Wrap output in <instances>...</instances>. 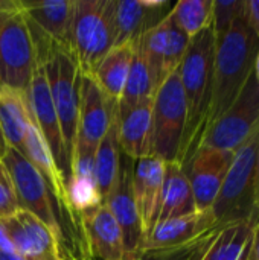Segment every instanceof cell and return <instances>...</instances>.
<instances>
[{
	"mask_svg": "<svg viewBox=\"0 0 259 260\" xmlns=\"http://www.w3.org/2000/svg\"><path fill=\"white\" fill-rule=\"evenodd\" d=\"M215 35L212 26L191 38L188 50L179 67L186 102V126L179 155V165L185 169L194 152L200 148L206 133V122L212 99Z\"/></svg>",
	"mask_w": 259,
	"mask_h": 260,
	"instance_id": "cell-1",
	"label": "cell"
},
{
	"mask_svg": "<svg viewBox=\"0 0 259 260\" xmlns=\"http://www.w3.org/2000/svg\"><path fill=\"white\" fill-rule=\"evenodd\" d=\"M258 50L259 40L243 17L232 24L227 34L215 40L212 99L206 129L227 111L241 93L253 73Z\"/></svg>",
	"mask_w": 259,
	"mask_h": 260,
	"instance_id": "cell-2",
	"label": "cell"
},
{
	"mask_svg": "<svg viewBox=\"0 0 259 260\" xmlns=\"http://www.w3.org/2000/svg\"><path fill=\"white\" fill-rule=\"evenodd\" d=\"M114 0H75L70 53L79 75L92 76L99 61L114 47Z\"/></svg>",
	"mask_w": 259,
	"mask_h": 260,
	"instance_id": "cell-3",
	"label": "cell"
},
{
	"mask_svg": "<svg viewBox=\"0 0 259 260\" xmlns=\"http://www.w3.org/2000/svg\"><path fill=\"white\" fill-rule=\"evenodd\" d=\"M44 67L52 104L60 120L67 157L73 158L78 131V99H79V70L69 49L50 41L44 56L37 61Z\"/></svg>",
	"mask_w": 259,
	"mask_h": 260,
	"instance_id": "cell-4",
	"label": "cell"
},
{
	"mask_svg": "<svg viewBox=\"0 0 259 260\" xmlns=\"http://www.w3.org/2000/svg\"><path fill=\"white\" fill-rule=\"evenodd\" d=\"M259 146V129L234 155L231 169L211 210L220 227L250 221L253 212V181Z\"/></svg>",
	"mask_w": 259,
	"mask_h": 260,
	"instance_id": "cell-5",
	"label": "cell"
},
{
	"mask_svg": "<svg viewBox=\"0 0 259 260\" xmlns=\"http://www.w3.org/2000/svg\"><path fill=\"white\" fill-rule=\"evenodd\" d=\"M186 126V102L179 72L169 75L153 98L151 155L165 163L179 161Z\"/></svg>",
	"mask_w": 259,
	"mask_h": 260,
	"instance_id": "cell-6",
	"label": "cell"
},
{
	"mask_svg": "<svg viewBox=\"0 0 259 260\" xmlns=\"http://www.w3.org/2000/svg\"><path fill=\"white\" fill-rule=\"evenodd\" d=\"M37 56L27 21L21 12L8 15L0 24V85L26 94Z\"/></svg>",
	"mask_w": 259,
	"mask_h": 260,
	"instance_id": "cell-7",
	"label": "cell"
},
{
	"mask_svg": "<svg viewBox=\"0 0 259 260\" xmlns=\"http://www.w3.org/2000/svg\"><path fill=\"white\" fill-rule=\"evenodd\" d=\"M0 161L12 180L20 209L43 222L56 238V241L61 242V227L50 203L49 186L41 174L26 157H23L12 148H6L5 154L0 157Z\"/></svg>",
	"mask_w": 259,
	"mask_h": 260,
	"instance_id": "cell-8",
	"label": "cell"
},
{
	"mask_svg": "<svg viewBox=\"0 0 259 260\" xmlns=\"http://www.w3.org/2000/svg\"><path fill=\"white\" fill-rule=\"evenodd\" d=\"M259 129V84L252 73L238 98L205 133L200 146L235 152Z\"/></svg>",
	"mask_w": 259,
	"mask_h": 260,
	"instance_id": "cell-9",
	"label": "cell"
},
{
	"mask_svg": "<svg viewBox=\"0 0 259 260\" xmlns=\"http://www.w3.org/2000/svg\"><path fill=\"white\" fill-rule=\"evenodd\" d=\"M24 98H26L29 113L52 152L55 166L66 187L70 178V160L66 152L60 120L52 104L44 67L41 62H37L35 66V70H34V75H32V79H31V84Z\"/></svg>",
	"mask_w": 259,
	"mask_h": 260,
	"instance_id": "cell-10",
	"label": "cell"
},
{
	"mask_svg": "<svg viewBox=\"0 0 259 260\" xmlns=\"http://www.w3.org/2000/svg\"><path fill=\"white\" fill-rule=\"evenodd\" d=\"M153 81L159 88L162 82L179 70L189 46V38L176 26L168 14L154 27L137 37Z\"/></svg>",
	"mask_w": 259,
	"mask_h": 260,
	"instance_id": "cell-11",
	"label": "cell"
},
{
	"mask_svg": "<svg viewBox=\"0 0 259 260\" xmlns=\"http://www.w3.org/2000/svg\"><path fill=\"white\" fill-rule=\"evenodd\" d=\"M133 163L134 160L128 158L121 151L118 177L104 201L122 232L124 260L134 259L143 244L142 224L133 195Z\"/></svg>",
	"mask_w": 259,
	"mask_h": 260,
	"instance_id": "cell-12",
	"label": "cell"
},
{
	"mask_svg": "<svg viewBox=\"0 0 259 260\" xmlns=\"http://www.w3.org/2000/svg\"><path fill=\"white\" fill-rule=\"evenodd\" d=\"M234 155L235 152L232 151L200 146L185 166L197 212L209 210L215 203L234 161Z\"/></svg>",
	"mask_w": 259,
	"mask_h": 260,
	"instance_id": "cell-13",
	"label": "cell"
},
{
	"mask_svg": "<svg viewBox=\"0 0 259 260\" xmlns=\"http://www.w3.org/2000/svg\"><path fill=\"white\" fill-rule=\"evenodd\" d=\"M116 114L118 105L104 94L95 79L87 75H79L78 131L75 145L79 143L98 148Z\"/></svg>",
	"mask_w": 259,
	"mask_h": 260,
	"instance_id": "cell-14",
	"label": "cell"
},
{
	"mask_svg": "<svg viewBox=\"0 0 259 260\" xmlns=\"http://www.w3.org/2000/svg\"><path fill=\"white\" fill-rule=\"evenodd\" d=\"M15 251L24 260H63L61 244L35 216L18 210L14 216L0 221Z\"/></svg>",
	"mask_w": 259,
	"mask_h": 260,
	"instance_id": "cell-15",
	"label": "cell"
},
{
	"mask_svg": "<svg viewBox=\"0 0 259 260\" xmlns=\"http://www.w3.org/2000/svg\"><path fill=\"white\" fill-rule=\"evenodd\" d=\"M165 161L148 155L133 163V195L139 212L143 241L151 233L160 213Z\"/></svg>",
	"mask_w": 259,
	"mask_h": 260,
	"instance_id": "cell-16",
	"label": "cell"
},
{
	"mask_svg": "<svg viewBox=\"0 0 259 260\" xmlns=\"http://www.w3.org/2000/svg\"><path fill=\"white\" fill-rule=\"evenodd\" d=\"M172 6L166 0H114V46L134 41L160 23Z\"/></svg>",
	"mask_w": 259,
	"mask_h": 260,
	"instance_id": "cell-17",
	"label": "cell"
},
{
	"mask_svg": "<svg viewBox=\"0 0 259 260\" xmlns=\"http://www.w3.org/2000/svg\"><path fill=\"white\" fill-rule=\"evenodd\" d=\"M220 227L212 210L195 212L192 215L157 222L151 233L145 238L142 250L147 248H169L189 244L212 229Z\"/></svg>",
	"mask_w": 259,
	"mask_h": 260,
	"instance_id": "cell-18",
	"label": "cell"
},
{
	"mask_svg": "<svg viewBox=\"0 0 259 260\" xmlns=\"http://www.w3.org/2000/svg\"><path fill=\"white\" fill-rule=\"evenodd\" d=\"M20 12L46 37L70 50V27L75 0H18Z\"/></svg>",
	"mask_w": 259,
	"mask_h": 260,
	"instance_id": "cell-19",
	"label": "cell"
},
{
	"mask_svg": "<svg viewBox=\"0 0 259 260\" xmlns=\"http://www.w3.org/2000/svg\"><path fill=\"white\" fill-rule=\"evenodd\" d=\"M93 257L98 260H124L122 232L105 204L81 213Z\"/></svg>",
	"mask_w": 259,
	"mask_h": 260,
	"instance_id": "cell-20",
	"label": "cell"
},
{
	"mask_svg": "<svg viewBox=\"0 0 259 260\" xmlns=\"http://www.w3.org/2000/svg\"><path fill=\"white\" fill-rule=\"evenodd\" d=\"M153 99L143 101L128 111L118 113V139L124 155L139 160L151 155Z\"/></svg>",
	"mask_w": 259,
	"mask_h": 260,
	"instance_id": "cell-21",
	"label": "cell"
},
{
	"mask_svg": "<svg viewBox=\"0 0 259 260\" xmlns=\"http://www.w3.org/2000/svg\"><path fill=\"white\" fill-rule=\"evenodd\" d=\"M195 212L197 206L185 169L177 161L165 163L160 213L157 222L192 215Z\"/></svg>",
	"mask_w": 259,
	"mask_h": 260,
	"instance_id": "cell-22",
	"label": "cell"
},
{
	"mask_svg": "<svg viewBox=\"0 0 259 260\" xmlns=\"http://www.w3.org/2000/svg\"><path fill=\"white\" fill-rule=\"evenodd\" d=\"M32 122L24 94L0 85V131L8 148L24 157V142Z\"/></svg>",
	"mask_w": 259,
	"mask_h": 260,
	"instance_id": "cell-23",
	"label": "cell"
},
{
	"mask_svg": "<svg viewBox=\"0 0 259 260\" xmlns=\"http://www.w3.org/2000/svg\"><path fill=\"white\" fill-rule=\"evenodd\" d=\"M133 59V41L121 46H114L99 61L92 73V78L104 91V94L118 105L122 98L130 66Z\"/></svg>",
	"mask_w": 259,
	"mask_h": 260,
	"instance_id": "cell-24",
	"label": "cell"
},
{
	"mask_svg": "<svg viewBox=\"0 0 259 260\" xmlns=\"http://www.w3.org/2000/svg\"><path fill=\"white\" fill-rule=\"evenodd\" d=\"M157 91V87L153 81L148 62L142 52V47L137 38L133 41V59L130 66V73L127 78V84L122 93L121 101L118 102V113L128 111L134 105L153 99Z\"/></svg>",
	"mask_w": 259,
	"mask_h": 260,
	"instance_id": "cell-25",
	"label": "cell"
},
{
	"mask_svg": "<svg viewBox=\"0 0 259 260\" xmlns=\"http://www.w3.org/2000/svg\"><path fill=\"white\" fill-rule=\"evenodd\" d=\"M24 157L34 165V168L41 174V177L46 180L49 189L53 192V195L61 201L66 203V187L63 183V178L55 166L52 152L37 128L34 119L27 128L26 134V142H24Z\"/></svg>",
	"mask_w": 259,
	"mask_h": 260,
	"instance_id": "cell-26",
	"label": "cell"
},
{
	"mask_svg": "<svg viewBox=\"0 0 259 260\" xmlns=\"http://www.w3.org/2000/svg\"><path fill=\"white\" fill-rule=\"evenodd\" d=\"M253 229L250 221L224 225L205 260H250Z\"/></svg>",
	"mask_w": 259,
	"mask_h": 260,
	"instance_id": "cell-27",
	"label": "cell"
},
{
	"mask_svg": "<svg viewBox=\"0 0 259 260\" xmlns=\"http://www.w3.org/2000/svg\"><path fill=\"white\" fill-rule=\"evenodd\" d=\"M121 148L118 139V114L113 119L107 134L99 142L95 152V177L102 201H105L111 187L114 186L119 171Z\"/></svg>",
	"mask_w": 259,
	"mask_h": 260,
	"instance_id": "cell-28",
	"label": "cell"
},
{
	"mask_svg": "<svg viewBox=\"0 0 259 260\" xmlns=\"http://www.w3.org/2000/svg\"><path fill=\"white\" fill-rule=\"evenodd\" d=\"M169 14L176 26L191 40L212 26L214 0H182L172 6Z\"/></svg>",
	"mask_w": 259,
	"mask_h": 260,
	"instance_id": "cell-29",
	"label": "cell"
},
{
	"mask_svg": "<svg viewBox=\"0 0 259 260\" xmlns=\"http://www.w3.org/2000/svg\"><path fill=\"white\" fill-rule=\"evenodd\" d=\"M221 229L223 227H215L206 235L185 245L140 250L133 260H205Z\"/></svg>",
	"mask_w": 259,
	"mask_h": 260,
	"instance_id": "cell-30",
	"label": "cell"
},
{
	"mask_svg": "<svg viewBox=\"0 0 259 260\" xmlns=\"http://www.w3.org/2000/svg\"><path fill=\"white\" fill-rule=\"evenodd\" d=\"M244 14V0H214L212 29L215 40L229 32L232 24Z\"/></svg>",
	"mask_w": 259,
	"mask_h": 260,
	"instance_id": "cell-31",
	"label": "cell"
},
{
	"mask_svg": "<svg viewBox=\"0 0 259 260\" xmlns=\"http://www.w3.org/2000/svg\"><path fill=\"white\" fill-rule=\"evenodd\" d=\"M20 210L12 180L0 161V221L14 216Z\"/></svg>",
	"mask_w": 259,
	"mask_h": 260,
	"instance_id": "cell-32",
	"label": "cell"
},
{
	"mask_svg": "<svg viewBox=\"0 0 259 260\" xmlns=\"http://www.w3.org/2000/svg\"><path fill=\"white\" fill-rule=\"evenodd\" d=\"M243 18L259 40V0H244Z\"/></svg>",
	"mask_w": 259,
	"mask_h": 260,
	"instance_id": "cell-33",
	"label": "cell"
},
{
	"mask_svg": "<svg viewBox=\"0 0 259 260\" xmlns=\"http://www.w3.org/2000/svg\"><path fill=\"white\" fill-rule=\"evenodd\" d=\"M250 222L253 225L259 224V146L256 155V169H255V181H253V212L250 216Z\"/></svg>",
	"mask_w": 259,
	"mask_h": 260,
	"instance_id": "cell-34",
	"label": "cell"
},
{
	"mask_svg": "<svg viewBox=\"0 0 259 260\" xmlns=\"http://www.w3.org/2000/svg\"><path fill=\"white\" fill-rule=\"evenodd\" d=\"M20 12L18 0H0V17H8Z\"/></svg>",
	"mask_w": 259,
	"mask_h": 260,
	"instance_id": "cell-35",
	"label": "cell"
},
{
	"mask_svg": "<svg viewBox=\"0 0 259 260\" xmlns=\"http://www.w3.org/2000/svg\"><path fill=\"white\" fill-rule=\"evenodd\" d=\"M0 251H5V253H17L15 248H14V244L5 229V225L0 222Z\"/></svg>",
	"mask_w": 259,
	"mask_h": 260,
	"instance_id": "cell-36",
	"label": "cell"
},
{
	"mask_svg": "<svg viewBox=\"0 0 259 260\" xmlns=\"http://www.w3.org/2000/svg\"><path fill=\"white\" fill-rule=\"evenodd\" d=\"M250 260H259V224L253 229V239H252V251Z\"/></svg>",
	"mask_w": 259,
	"mask_h": 260,
	"instance_id": "cell-37",
	"label": "cell"
},
{
	"mask_svg": "<svg viewBox=\"0 0 259 260\" xmlns=\"http://www.w3.org/2000/svg\"><path fill=\"white\" fill-rule=\"evenodd\" d=\"M0 260H24L18 253H5L0 251Z\"/></svg>",
	"mask_w": 259,
	"mask_h": 260,
	"instance_id": "cell-38",
	"label": "cell"
},
{
	"mask_svg": "<svg viewBox=\"0 0 259 260\" xmlns=\"http://www.w3.org/2000/svg\"><path fill=\"white\" fill-rule=\"evenodd\" d=\"M253 75H255V79L259 84V50L256 53V58H255V66H253Z\"/></svg>",
	"mask_w": 259,
	"mask_h": 260,
	"instance_id": "cell-39",
	"label": "cell"
},
{
	"mask_svg": "<svg viewBox=\"0 0 259 260\" xmlns=\"http://www.w3.org/2000/svg\"><path fill=\"white\" fill-rule=\"evenodd\" d=\"M6 143H5V139H3V136H2V131H0V157L5 154V151H6Z\"/></svg>",
	"mask_w": 259,
	"mask_h": 260,
	"instance_id": "cell-40",
	"label": "cell"
},
{
	"mask_svg": "<svg viewBox=\"0 0 259 260\" xmlns=\"http://www.w3.org/2000/svg\"><path fill=\"white\" fill-rule=\"evenodd\" d=\"M3 18H5V17H0V24H2V21H3Z\"/></svg>",
	"mask_w": 259,
	"mask_h": 260,
	"instance_id": "cell-41",
	"label": "cell"
}]
</instances>
